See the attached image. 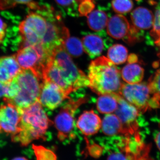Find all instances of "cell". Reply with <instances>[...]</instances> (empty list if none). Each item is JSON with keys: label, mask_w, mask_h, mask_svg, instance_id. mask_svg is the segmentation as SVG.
Listing matches in <instances>:
<instances>
[{"label": "cell", "mask_w": 160, "mask_h": 160, "mask_svg": "<svg viewBox=\"0 0 160 160\" xmlns=\"http://www.w3.org/2000/svg\"><path fill=\"white\" fill-rule=\"evenodd\" d=\"M130 17L132 25L139 30L149 29L153 26L154 16L147 8L138 7L131 12Z\"/></svg>", "instance_id": "obj_16"}, {"label": "cell", "mask_w": 160, "mask_h": 160, "mask_svg": "<svg viewBox=\"0 0 160 160\" xmlns=\"http://www.w3.org/2000/svg\"><path fill=\"white\" fill-rule=\"evenodd\" d=\"M64 46L67 52L72 57H79L84 51L82 41L74 37L67 38L64 42Z\"/></svg>", "instance_id": "obj_23"}, {"label": "cell", "mask_w": 160, "mask_h": 160, "mask_svg": "<svg viewBox=\"0 0 160 160\" xmlns=\"http://www.w3.org/2000/svg\"><path fill=\"white\" fill-rule=\"evenodd\" d=\"M131 26L125 16L115 15L108 20L107 33L115 39L124 40L129 34Z\"/></svg>", "instance_id": "obj_14"}, {"label": "cell", "mask_w": 160, "mask_h": 160, "mask_svg": "<svg viewBox=\"0 0 160 160\" xmlns=\"http://www.w3.org/2000/svg\"><path fill=\"white\" fill-rule=\"evenodd\" d=\"M154 140L158 149H159L160 151V131L158 132L156 134Z\"/></svg>", "instance_id": "obj_37"}, {"label": "cell", "mask_w": 160, "mask_h": 160, "mask_svg": "<svg viewBox=\"0 0 160 160\" xmlns=\"http://www.w3.org/2000/svg\"><path fill=\"white\" fill-rule=\"evenodd\" d=\"M21 110L18 131L11 137L12 141L26 146L34 140L45 139L47 129L53 123L47 117L40 102L38 101Z\"/></svg>", "instance_id": "obj_2"}, {"label": "cell", "mask_w": 160, "mask_h": 160, "mask_svg": "<svg viewBox=\"0 0 160 160\" xmlns=\"http://www.w3.org/2000/svg\"><path fill=\"white\" fill-rule=\"evenodd\" d=\"M102 129L103 133L108 136H126L125 128L116 114H108L105 116L102 123Z\"/></svg>", "instance_id": "obj_18"}, {"label": "cell", "mask_w": 160, "mask_h": 160, "mask_svg": "<svg viewBox=\"0 0 160 160\" xmlns=\"http://www.w3.org/2000/svg\"><path fill=\"white\" fill-rule=\"evenodd\" d=\"M89 98L86 97L76 100L69 98L68 102L61 108L54 120L55 126L58 132V138L61 142L75 137L74 116L76 111L81 105L87 102Z\"/></svg>", "instance_id": "obj_7"}, {"label": "cell", "mask_w": 160, "mask_h": 160, "mask_svg": "<svg viewBox=\"0 0 160 160\" xmlns=\"http://www.w3.org/2000/svg\"><path fill=\"white\" fill-rule=\"evenodd\" d=\"M138 61V58L136 55L131 54L128 57V62L129 63H135Z\"/></svg>", "instance_id": "obj_36"}, {"label": "cell", "mask_w": 160, "mask_h": 160, "mask_svg": "<svg viewBox=\"0 0 160 160\" xmlns=\"http://www.w3.org/2000/svg\"><path fill=\"white\" fill-rule=\"evenodd\" d=\"M22 69H32L42 76V70L49 59L41 44L20 48L15 54Z\"/></svg>", "instance_id": "obj_9"}, {"label": "cell", "mask_w": 160, "mask_h": 160, "mask_svg": "<svg viewBox=\"0 0 160 160\" xmlns=\"http://www.w3.org/2000/svg\"><path fill=\"white\" fill-rule=\"evenodd\" d=\"M57 4L62 7L71 15L78 14L80 2L79 0H54Z\"/></svg>", "instance_id": "obj_26"}, {"label": "cell", "mask_w": 160, "mask_h": 160, "mask_svg": "<svg viewBox=\"0 0 160 160\" xmlns=\"http://www.w3.org/2000/svg\"><path fill=\"white\" fill-rule=\"evenodd\" d=\"M120 94H104L100 96L97 102V108L100 113L110 114L118 107V98Z\"/></svg>", "instance_id": "obj_20"}, {"label": "cell", "mask_w": 160, "mask_h": 160, "mask_svg": "<svg viewBox=\"0 0 160 160\" xmlns=\"http://www.w3.org/2000/svg\"><path fill=\"white\" fill-rule=\"evenodd\" d=\"M86 140L87 142V146H88V149L89 151V154L92 157L97 158L101 156L102 153L103 152V147L99 146L97 144L93 143V144L90 145L88 142V140Z\"/></svg>", "instance_id": "obj_32"}, {"label": "cell", "mask_w": 160, "mask_h": 160, "mask_svg": "<svg viewBox=\"0 0 160 160\" xmlns=\"http://www.w3.org/2000/svg\"><path fill=\"white\" fill-rule=\"evenodd\" d=\"M150 35L154 40V43L160 40V7L158 6L155 13L153 28L150 32Z\"/></svg>", "instance_id": "obj_29"}, {"label": "cell", "mask_w": 160, "mask_h": 160, "mask_svg": "<svg viewBox=\"0 0 160 160\" xmlns=\"http://www.w3.org/2000/svg\"><path fill=\"white\" fill-rule=\"evenodd\" d=\"M152 92L160 102V69H158L149 82Z\"/></svg>", "instance_id": "obj_27"}, {"label": "cell", "mask_w": 160, "mask_h": 160, "mask_svg": "<svg viewBox=\"0 0 160 160\" xmlns=\"http://www.w3.org/2000/svg\"><path fill=\"white\" fill-rule=\"evenodd\" d=\"M82 42L84 51L91 58L100 56L105 47L102 38L97 34H90L85 36L83 38Z\"/></svg>", "instance_id": "obj_17"}, {"label": "cell", "mask_w": 160, "mask_h": 160, "mask_svg": "<svg viewBox=\"0 0 160 160\" xmlns=\"http://www.w3.org/2000/svg\"><path fill=\"white\" fill-rule=\"evenodd\" d=\"M47 29L46 18L37 12H30L19 25L22 38L20 48L41 44Z\"/></svg>", "instance_id": "obj_8"}, {"label": "cell", "mask_w": 160, "mask_h": 160, "mask_svg": "<svg viewBox=\"0 0 160 160\" xmlns=\"http://www.w3.org/2000/svg\"><path fill=\"white\" fill-rule=\"evenodd\" d=\"M120 94L142 112L160 107V102L152 92L149 83L122 84Z\"/></svg>", "instance_id": "obj_6"}, {"label": "cell", "mask_w": 160, "mask_h": 160, "mask_svg": "<svg viewBox=\"0 0 160 160\" xmlns=\"http://www.w3.org/2000/svg\"><path fill=\"white\" fill-rule=\"evenodd\" d=\"M118 107L116 115L122 124L126 132V136L129 137L138 133L140 124L139 118L140 111L124 98L118 96Z\"/></svg>", "instance_id": "obj_10"}, {"label": "cell", "mask_w": 160, "mask_h": 160, "mask_svg": "<svg viewBox=\"0 0 160 160\" xmlns=\"http://www.w3.org/2000/svg\"><path fill=\"white\" fill-rule=\"evenodd\" d=\"M108 16L105 12L95 10L87 16V23L90 29L99 32L105 29L108 22Z\"/></svg>", "instance_id": "obj_21"}, {"label": "cell", "mask_w": 160, "mask_h": 160, "mask_svg": "<svg viewBox=\"0 0 160 160\" xmlns=\"http://www.w3.org/2000/svg\"><path fill=\"white\" fill-rule=\"evenodd\" d=\"M155 44H156V45L157 46L158 48L159 52L158 55L160 58V40L159 41H158V42H157L155 43Z\"/></svg>", "instance_id": "obj_39"}, {"label": "cell", "mask_w": 160, "mask_h": 160, "mask_svg": "<svg viewBox=\"0 0 160 160\" xmlns=\"http://www.w3.org/2000/svg\"><path fill=\"white\" fill-rule=\"evenodd\" d=\"M13 80L17 85V94L12 99L5 102L23 109L39 101L43 80L36 72L22 69Z\"/></svg>", "instance_id": "obj_5"}, {"label": "cell", "mask_w": 160, "mask_h": 160, "mask_svg": "<svg viewBox=\"0 0 160 160\" xmlns=\"http://www.w3.org/2000/svg\"><path fill=\"white\" fill-rule=\"evenodd\" d=\"M143 33L139 30L131 25L130 31L128 36L123 41L129 45H133L142 39Z\"/></svg>", "instance_id": "obj_28"}, {"label": "cell", "mask_w": 160, "mask_h": 160, "mask_svg": "<svg viewBox=\"0 0 160 160\" xmlns=\"http://www.w3.org/2000/svg\"><path fill=\"white\" fill-rule=\"evenodd\" d=\"M127 48L121 44H114L109 47L107 52V58L115 65L126 62L128 58Z\"/></svg>", "instance_id": "obj_22"}, {"label": "cell", "mask_w": 160, "mask_h": 160, "mask_svg": "<svg viewBox=\"0 0 160 160\" xmlns=\"http://www.w3.org/2000/svg\"><path fill=\"white\" fill-rule=\"evenodd\" d=\"M88 78L89 87L97 94H120L122 85L121 73L108 58L100 57L92 61L89 66Z\"/></svg>", "instance_id": "obj_3"}, {"label": "cell", "mask_w": 160, "mask_h": 160, "mask_svg": "<svg viewBox=\"0 0 160 160\" xmlns=\"http://www.w3.org/2000/svg\"><path fill=\"white\" fill-rule=\"evenodd\" d=\"M8 84L2 82L0 81V98L6 96L8 89Z\"/></svg>", "instance_id": "obj_35"}, {"label": "cell", "mask_w": 160, "mask_h": 160, "mask_svg": "<svg viewBox=\"0 0 160 160\" xmlns=\"http://www.w3.org/2000/svg\"><path fill=\"white\" fill-rule=\"evenodd\" d=\"M32 148L37 160H57L56 155L44 146L32 144Z\"/></svg>", "instance_id": "obj_24"}, {"label": "cell", "mask_w": 160, "mask_h": 160, "mask_svg": "<svg viewBox=\"0 0 160 160\" xmlns=\"http://www.w3.org/2000/svg\"><path fill=\"white\" fill-rule=\"evenodd\" d=\"M32 0H0V10L14 7L18 4H29Z\"/></svg>", "instance_id": "obj_31"}, {"label": "cell", "mask_w": 160, "mask_h": 160, "mask_svg": "<svg viewBox=\"0 0 160 160\" xmlns=\"http://www.w3.org/2000/svg\"><path fill=\"white\" fill-rule=\"evenodd\" d=\"M124 152H112L108 156L107 160H129L126 153Z\"/></svg>", "instance_id": "obj_33"}, {"label": "cell", "mask_w": 160, "mask_h": 160, "mask_svg": "<svg viewBox=\"0 0 160 160\" xmlns=\"http://www.w3.org/2000/svg\"><path fill=\"white\" fill-rule=\"evenodd\" d=\"M136 1H140V0H136Z\"/></svg>", "instance_id": "obj_40"}, {"label": "cell", "mask_w": 160, "mask_h": 160, "mask_svg": "<svg viewBox=\"0 0 160 160\" xmlns=\"http://www.w3.org/2000/svg\"><path fill=\"white\" fill-rule=\"evenodd\" d=\"M5 102L0 106V133L12 137L18 131L21 110L12 103Z\"/></svg>", "instance_id": "obj_11"}, {"label": "cell", "mask_w": 160, "mask_h": 160, "mask_svg": "<svg viewBox=\"0 0 160 160\" xmlns=\"http://www.w3.org/2000/svg\"><path fill=\"white\" fill-rule=\"evenodd\" d=\"M95 7V5L93 0H84L79 5L78 14L81 16H88L94 9Z\"/></svg>", "instance_id": "obj_30"}, {"label": "cell", "mask_w": 160, "mask_h": 160, "mask_svg": "<svg viewBox=\"0 0 160 160\" xmlns=\"http://www.w3.org/2000/svg\"><path fill=\"white\" fill-rule=\"evenodd\" d=\"M102 123L98 115L92 110L83 112L78 119L76 126L85 135H93L100 130Z\"/></svg>", "instance_id": "obj_13"}, {"label": "cell", "mask_w": 160, "mask_h": 160, "mask_svg": "<svg viewBox=\"0 0 160 160\" xmlns=\"http://www.w3.org/2000/svg\"><path fill=\"white\" fill-rule=\"evenodd\" d=\"M123 80L128 84H137L141 82L144 76V70L139 64L129 63L123 67L121 72Z\"/></svg>", "instance_id": "obj_19"}, {"label": "cell", "mask_w": 160, "mask_h": 160, "mask_svg": "<svg viewBox=\"0 0 160 160\" xmlns=\"http://www.w3.org/2000/svg\"><path fill=\"white\" fill-rule=\"evenodd\" d=\"M6 30H7V25L0 18V44L3 42V40L5 38Z\"/></svg>", "instance_id": "obj_34"}, {"label": "cell", "mask_w": 160, "mask_h": 160, "mask_svg": "<svg viewBox=\"0 0 160 160\" xmlns=\"http://www.w3.org/2000/svg\"><path fill=\"white\" fill-rule=\"evenodd\" d=\"M12 160H28L27 158L25 157H16L15 158Z\"/></svg>", "instance_id": "obj_38"}, {"label": "cell", "mask_w": 160, "mask_h": 160, "mask_svg": "<svg viewBox=\"0 0 160 160\" xmlns=\"http://www.w3.org/2000/svg\"><path fill=\"white\" fill-rule=\"evenodd\" d=\"M22 69L15 54L0 57V81L2 82L10 83Z\"/></svg>", "instance_id": "obj_15"}, {"label": "cell", "mask_w": 160, "mask_h": 160, "mask_svg": "<svg viewBox=\"0 0 160 160\" xmlns=\"http://www.w3.org/2000/svg\"><path fill=\"white\" fill-rule=\"evenodd\" d=\"M69 98L68 95L57 85L43 80L39 99L42 106L50 110H54L61 106L64 100Z\"/></svg>", "instance_id": "obj_12"}, {"label": "cell", "mask_w": 160, "mask_h": 160, "mask_svg": "<svg viewBox=\"0 0 160 160\" xmlns=\"http://www.w3.org/2000/svg\"><path fill=\"white\" fill-rule=\"evenodd\" d=\"M35 10H37V12L43 16L47 21V31L41 44L47 54L50 57L55 49L64 45V42L69 37V29L64 26L61 14L52 7L38 5Z\"/></svg>", "instance_id": "obj_4"}, {"label": "cell", "mask_w": 160, "mask_h": 160, "mask_svg": "<svg viewBox=\"0 0 160 160\" xmlns=\"http://www.w3.org/2000/svg\"><path fill=\"white\" fill-rule=\"evenodd\" d=\"M43 80L54 83L69 95L89 85V78L77 67L64 45L55 49L42 71Z\"/></svg>", "instance_id": "obj_1"}, {"label": "cell", "mask_w": 160, "mask_h": 160, "mask_svg": "<svg viewBox=\"0 0 160 160\" xmlns=\"http://www.w3.org/2000/svg\"><path fill=\"white\" fill-rule=\"evenodd\" d=\"M112 7L117 13L124 14L131 11L133 3L132 0H112Z\"/></svg>", "instance_id": "obj_25"}]
</instances>
